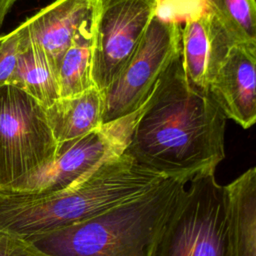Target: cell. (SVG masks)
Listing matches in <instances>:
<instances>
[{"mask_svg": "<svg viewBox=\"0 0 256 256\" xmlns=\"http://www.w3.org/2000/svg\"><path fill=\"white\" fill-rule=\"evenodd\" d=\"M226 119L210 94L189 85L180 51L155 84L124 152L158 174L193 178L224 159Z\"/></svg>", "mask_w": 256, "mask_h": 256, "instance_id": "cell-1", "label": "cell"}, {"mask_svg": "<svg viewBox=\"0 0 256 256\" xmlns=\"http://www.w3.org/2000/svg\"><path fill=\"white\" fill-rule=\"evenodd\" d=\"M166 178L123 152L56 191L0 190V229L30 240L128 203Z\"/></svg>", "mask_w": 256, "mask_h": 256, "instance_id": "cell-2", "label": "cell"}, {"mask_svg": "<svg viewBox=\"0 0 256 256\" xmlns=\"http://www.w3.org/2000/svg\"><path fill=\"white\" fill-rule=\"evenodd\" d=\"M191 179L168 177L128 203L30 241L51 256H150L159 229Z\"/></svg>", "mask_w": 256, "mask_h": 256, "instance_id": "cell-3", "label": "cell"}, {"mask_svg": "<svg viewBox=\"0 0 256 256\" xmlns=\"http://www.w3.org/2000/svg\"><path fill=\"white\" fill-rule=\"evenodd\" d=\"M154 240L150 256H231L226 187L215 170L194 176Z\"/></svg>", "mask_w": 256, "mask_h": 256, "instance_id": "cell-4", "label": "cell"}, {"mask_svg": "<svg viewBox=\"0 0 256 256\" xmlns=\"http://www.w3.org/2000/svg\"><path fill=\"white\" fill-rule=\"evenodd\" d=\"M56 147L45 108L15 85H0V190L49 163Z\"/></svg>", "mask_w": 256, "mask_h": 256, "instance_id": "cell-5", "label": "cell"}, {"mask_svg": "<svg viewBox=\"0 0 256 256\" xmlns=\"http://www.w3.org/2000/svg\"><path fill=\"white\" fill-rule=\"evenodd\" d=\"M181 31L175 19L155 15L132 56L101 90L103 123L129 115L147 101L162 73L181 51Z\"/></svg>", "mask_w": 256, "mask_h": 256, "instance_id": "cell-6", "label": "cell"}, {"mask_svg": "<svg viewBox=\"0 0 256 256\" xmlns=\"http://www.w3.org/2000/svg\"><path fill=\"white\" fill-rule=\"evenodd\" d=\"M145 103L135 112L103 123L84 136L58 143L49 163L5 190L29 193L56 191L69 186L105 160L123 153Z\"/></svg>", "mask_w": 256, "mask_h": 256, "instance_id": "cell-7", "label": "cell"}, {"mask_svg": "<svg viewBox=\"0 0 256 256\" xmlns=\"http://www.w3.org/2000/svg\"><path fill=\"white\" fill-rule=\"evenodd\" d=\"M160 0H95L92 77L103 90L117 76L159 11Z\"/></svg>", "mask_w": 256, "mask_h": 256, "instance_id": "cell-8", "label": "cell"}, {"mask_svg": "<svg viewBox=\"0 0 256 256\" xmlns=\"http://www.w3.org/2000/svg\"><path fill=\"white\" fill-rule=\"evenodd\" d=\"M226 118L242 128L256 124V45L235 42L209 85Z\"/></svg>", "mask_w": 256, "mask_h": 256, "instance_id": "cell-9", "label": "cell"}, {"mask_svg": "<svg viewBox=\"0 0 256 256\" xmlns=\"http://www.w3.org/2000/svg\"><path fill=\"white\" fill-rule=\"evenodd\" d=\"M235 42L206 7L190 14L181 31L183 68L189 85L209 94V85Z\"/></svg>", "mask_w": 256, "mask_h": 256, "instance_id": "cell-10", "label": "cell"}, {"mask_svg": "<svg viewBox=\"0 0 256 256\" xmlns=\"http://www.w3.org/2000/svg\"><path fill=\"white\" fill-rule=\"evenodd\" d=\"M94 12L95 0H55L26 20L31 40L55 74L77 31Z\"/></svg>", "mask_w": 256, "mask_h": 256, "instance_id": "cell-11", "label": "cell"}, {"mask_svg": "<svg viewBox=\"0 0 256 256\" xmlns=\"http://www.w3.org/2000/svg\"><path fill=\"white\" fill-rule=\"evenodd\" d=\"M103 95L93 86L79 94L59 97L45 108L46 118L58 143L84 136L103 124Z\"/></svg>", "mask_w": 256, "mask_h": 256, "instance_id": "cell-12", "label": "cell"}, {"mask_svg": "<svg viewBox=\"0 0 256 256\" xmlns=\"http://www.w3.org/2000/svg\"><path fill=\"white\" fill-rule=\"evenodd\" d=\"M225 187L231 256H256V166Z\"/></svg>", "mask_w": 256, "mask_h": 256, "instance_id": "cell-13", "label": "cell"}, {"mask_svg": "<svg viewBox=\"0 0 256 256\" xmlns=\"http://www.w3.org/2000/svg\"><path fill=\"white\" fill-rule=\"evenodd\" d=\"M94 18L95 12L79 28L60 62L56 74L60 97L73 96L95 86L92 77Z\"/></svg>", "mask_w": 256, "mask_h": 256, "instance_id": "cell-14", "label": "cell"}, {"mask_svg": "<svg viewBox=\"0 0 256 256\" xmlns=\"http://www.w3.org/2000/svg\"><path fill=\"white\" fill-rule=\"evenodd\" d=\"M11 84L34 97L44 108L60 97L56 74L30 34L19 54Z\"/></svg>", "mask_w": 256, "mask_h": 256, "instance_id": "cell-15", "label": "cell"}, {"mask_svg": "<svg viewBox=\"0 0 256 256\" xmlns=\"http://www.w3.org/2000/svg\"><path fill=\"white\" fill-rule=\"evenodd\" d=\"M234 42L256 45V0H204Z\"/></svg>", "mask_w": 256, "mask_h": 256, "instance_id": "cell-16", "label": "cell"}, {"mask_svg": "<svg viewBox=\"0 0 256 256\" xmlns=\"http://www.w3.org/2000/svg\"><path fill=\"white\" fill-rule=\"evenodd\" d=\"M28 38L27 21L8 34L0 36V85L11 84L19 54Z\"/></svg>", "mask_w": 256, "mask_h": 256, "instance_id": "cell-17", "label": "cell"}, {"mask_svg": "<svg viewBox=\"0 0 256 256\" xmlns=\"http://www.w3.org/2000/svg\"><path fill=\"white\" fill-rule=\"evenodd\" d=\"M0 256H51L32 241L0 229Z\"/></svg>", "mask_w": 256, "mask_h": 256, "instance_id": "cell-18", "label": "cell"}, {"mask_svg": "<svg viewBox=\"0 0 256 256\" xmlns=\"http://www.w3.org/2000/svg\"><path fill=\"white\" fill-rule=\"evenodd\" d=\"M17 1L19 0H0V29L3 25L6 15Z\"/></svg>", "mask_w": 256, "mask_h": 256, "instance_id": "cell-19", "label": "cell"}]
</instances>
